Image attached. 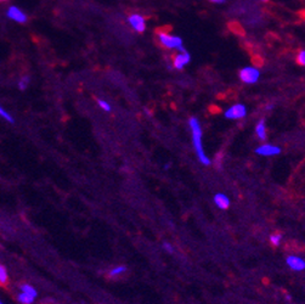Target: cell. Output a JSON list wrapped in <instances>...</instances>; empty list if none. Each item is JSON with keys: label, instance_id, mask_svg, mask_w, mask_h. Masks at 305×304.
<instances>
[{"label": "cell", "instance_id": "8992f818", "mask_svg": "<svg viewBox=\"0 0 305 304\" xmlns=\"http://www.w3.org/2000/svg\"><path fill=\"white\" fill-rule=\"evenodd\" d=\"M128 22L135 32L144 33L146 30V18L140 14H131L128 17Z\"/></svg>", "mask_w": 305, "mask_h": 304}, {"label": "cell", "instance_id": "e0dca14e", "mask_svg": "<svg viewBox=\"0 0 305 304\" xmlns=\"http://www.w3.org/2000/svg\"><path fill=\"white\" fill-rule=\"evenodd\" d=\"M297 63L299 66L305 67V49H301V50H299V53L297 54Z\"/></svg>", "mask_w": 305, "mask_h": 304}, {"label": "cell", "instance_id": "5bb4252c", "mask_svg": "<svg viewBox=\"0 0 305 304\" xmlns=\"http://www.w3.org/2000/svg\"><path fill=\"white\" fill-rule=\"evenodd\" d=\"M125 270H127V268H125L124 265H118L116 266V268H113L111 272L109 273V275L111 276V278H116V276L121 275L123 274V273H125Z\"/></svg>", "mask_w": 305, "mask_h": 304}, {"label": "cell", "instance_id": "44dd1931", "mask_svg": "<svg viewBox=\"0 0 305 304\" xmlns=\"http://www.w3.org/2000/svg\"><path fill=\"white\" fill-rule=\"evenodd\" d=\"M163 248H164V250L167 251L168 253H173V252H174V248L172 247V245L168 244V242H164V244H163Z\"/></svg>", "mask_w": 305, "mask_h": 304}, {"label": "cell", "instance_id": "cb8c5ba5", "mask_svg": "<svg viewBox=\"0 0 305 304\" xmlns=\"http://www.w3.org/2000/svg\"><path fill=\"white\" fill-rule=\"evenodd\" d=\"M258 2H263V3H267L269 0H258Z\"/></svg>", "mask_w": 305, "mask_h": 304}, {"label": "cell", "instance_id": "52a82bcc", "mask_svg": "<svg viewBox=\"0 0 305 304\" xmlns=\"http://www.w3.org/2000/svg\"><path fill=\"white\" fill-rule=\"evenodd\" d=\"M255 152L259 156H277L281 153V149L276 145H271V144H263L255 149Z\"/></svg>", "mask_w": 305, "mask_h": 304}, {"label": "cell", "instance_id": "603a6c76", "mask_svg": "<svg viewBox=\"0 0 305 304\" xmlns=\"http://www.w3.org/2000/svg\"><path fill=\"white\" fill-rule=\"evenodd\" d=\"M271 109H273V105H270V104L269 105H266V110H271Z\"/></svg>", "mask_w": 305, "mask_h": 304}, {"label": "cell", "instance_id": "ac0fdd59", "mask_svg": "<svg viewBox=\"0 0 305 304\" xmlns=\"http://www.w3.org/2000/svg\"><path fill=\"white\" fill-rule=\"evenodd\" d=\"M97 105L101 107V109L104 110V111H106V112H111V110H112V107H111V105L109 103H107L106 100H101V99H98L97 100Z\"/></svg>", "mask_w": 305, "mask_h": 304}, {"label": "cell", "instance_id": "8fae6325", "mask_svg": "<svg viewBox=\"0 0 305 304\" xmlns=\"http://www.w3.org/2000/svg\"><path fill=\"white\" fill-rule=\"evenodd\" d=\"M255 134H257V137L259 138L260 140L266 139V124H265L264 119H260V121L257 123V125H255Z\"/></svg>", "mask_w": 305, "mask_h": 304}, {"label": "cell", "instance_id": "277c9868", "mask_svg": "<svg viewBox=\"0 0 305 304\" xmlns=\"http://www.w3.org/2000/svg\"><path fill=\"white\" fill-rule=\"evenodd\" d=\"M225 118L227 119H242L247 116V107L243 104H235V105L230 106L224 113Z\"/></svg>", "mask_w": 305, "mask_h": 304}, {"label": "cell", "instance_id": "5b68a950", "mask_svg": "<svg viewBox=\"0 0 305 304\" xmlns=\"http://www.w3.org/2000/svg\"><path fill=\"white\" fill-rule=\"evenodd\" d=\"M191 62V55L186 50L177 51L173 57V67L178 71H183Z\"/></svg>", "mask_w": 305, "mask_h": 304}, {"label": "cell", "instance_id": "3957f363", "mask_svg": "<svg viewBox=\"0 0 305 304\" xmlns=\"http://www.w3.org/2000/svg\"><path fill=\"white\" fill-rule=\"evenodd\" d=\"M239 77L242 83L245 84L252 85L259 82L260 79V71L255 66H245L240 70Z\"/></svg>", "mask_w": 305, "mask_h": 304}, {"label": "cell", "instance_id": "7c38bea8", "mask_svg": "<svg viewBox=\"0 0 305 304\" xmlns=\"http://www.w3.org/2000/svg\"><path fill=\"white\" fill-rule=\"evenodd\" d=\"M21 292L28 294V296L33 297V298H37V296H38V292H37V290L33 286H30V285H21Z\"/></svg>", "mask_w": 305, "mask_h": 304}, {"label": "cell", "instance_id": "7a4b0ae2", "mask_svg": "<svg viewBox=\"0 0 305 304\" xmlns=\"http://www.w3.org/2000/svg\"><path fill=\"white\" fill-rule=\"evenodd\" d=\"M157 42L159 43L161 47L167 49V50H185L184 42L183 39H181V37L173 35V33L168 32V30L159 29L158 32H157Z\"/></svg>", "mask_w": 305, "mask_h": 304}, {"label": "cell", "instance_id": "d4e9b609", "mask_svg": "<svg viewBox=\"0 0 305 304\" xmlns=\"http://www.w3.org/2000/svg\"><path fill=\"white\" fill-rule=\"evenodd\" d=\"M0 304H4V303H3V302H2V300H0Z\"/></svg>", "mask_w": 305, "mask_h": 304}, {"label": "cell", "instance_id": "30bf717a", "mask_svg": "<svg viewBox=\"0 0 305 304\" xmlns=\"http://www.w3.org/2000/svg\"><path fill=\"white\" fill-rule=\"evenodd\" d=\"M214 204L217 205V207L220 208V210H226L230 206V199L226 195H224V193H217V195L214 196Z\"/></svg>", "mask_w": 305, "mask_h": 304}, {"label": "cell", "instance_id": "7402d4cb", "mask_svg": "<svg viewBox=\"0 0 305 304\" xmlns=\"http://www.w3.org/2000/svg\"><path fill=\"white\" fill-rule=\"evenodd\" d=\"M209 3H212V4L214 5H223L226 3V0H208Z\"/></svg>", "mask_w": 305, "mask_h": 304}, {"label": "cell", "instance_id": "ffe728a7", "mask_svg": "<svg viewBox=\"0 0 305 304\" xmlns=\"http://www.w3.org/2000/svg\"><path fill=\"white\" fill-rule=\"evenodd\" d=\"M8 281V272L3 265H0V284H5Z\"/></svg>", "mask_w": 305, "mask_h": 304}, {"label": "cell", "instance_id": "484cf974", "mask_svg": "<svg viewBox=\"0 0 305 304\" xmlns=\"http://www.w3.org/2000/svg\"><path fill=\"white\" fill-rule=\"evenodd\" d=\"M3 2H5V0H3Z\"/></svg>", "mask_w": 305, "mask_h": 304}, {"label": "cell", "instance_id": "2e32d148", "mask_svg": "<svg viewBox=\"0 0 305 304\" xmlns=\"http://www.w3.org/2000/svg\"><path fill=\"white\" fill-rule=\"evenodd\" d=\"M28 84H29V77L24 76L20 79V82H18V88H20L21 90H26V88L28 87Z\"/></svg>", "mask_w": 305, "mask_h": 304}, {"label": "cell", "instance_id": "9a60e30c", "mask_svg": "<svg viewBox=\"0 0 305 304\" xmlns=\"http://www.w3.org/2000/svg\"><path fill=\"white\" fill-rule=\"evenodd\" d=\"M0 117H2L3 119H5L6 122L14 123V118H12V116L8 111H5V110L3 109L2 105H0Z\"/></svg>", "mask_w": 305, "mask_h": 304}, {"label": "cell", "instance_id": "4fadbf2b", "mask_svg": "<svg viewBox=\"0 0 305 304\" xmlns=\"http://www.w3.org/2000/svg\"><path fill=\"white\" fill-rule=\"evenodd\" d=\"M17 299L20 300L22 304H32L33 302H35V298H33V297H30V296H28V294H26L23 292H21L20 294H18Z\"/></svg>", "mask_w": 305, "mask_h": 304}, {"label": "cell", "instance_id": "9c48e42d", "mask_svg": "<svg viewBox=\"0 0 305 304\" xmlns=\"http://www.w3.org/2000/svg\"><path fill=\"white\" fill-rule=\"evenodd\" d=\"M8 17L20 23H24L27 21V15L24 14L22 10H20V9L16 8V6H11V8H9Z\"/></svg>", "mask_w": 305, "mask_h": 304}, {"label": "cell", "instance_id": "6da1fadb", "mask_svg": "<svg viewBox=\"0 0 305 304\" xmlns=\"http://www.w3.org/2000/svg\"><path fill=\"white\" fill-rule=\"evenodd\" d=\"M189 125L191 129V135H192V144H193V149L197 153V157H198L199 162L205 165H209L211 164V159L208 158V156L206 155L205 152V147H203V143H202V127L201 123H199L198 119L196 117H191L189 121Z\"/></svg>", "mask_w": 305, "mask_h": 304}, {"label": "cell", "instance_id": "d6986e66", "mask_svg": "<svg viewBox=\"0 0 305 304\" xmlns=\"http://www.w3.org/2000/svg\"><path fill=\"white\" fill-rule=\"evenodd\" d=\"M281 240H282V236H281V234H274V235H271L270 236V242H271V245H274V246H279L280 244H281Z\"/></svg>", "mask_w": 305, "mask_h": 304}, {"label": "cell", "instance_id": "ba28073f", "mask_svg": "<svg viewBox=\"0 0 305 304\" xmlns=\"http://www.w3.org/2000/svg\"><path fill=\"white\" fill-rule=\"evenodd\" d=\"M286 263L287 265L294 272H303L305 270V260L303 258L297 257V256H289L286 259Z\"/></svg>", "mask_w": 305, "mask_h": 304}]
</instances>
